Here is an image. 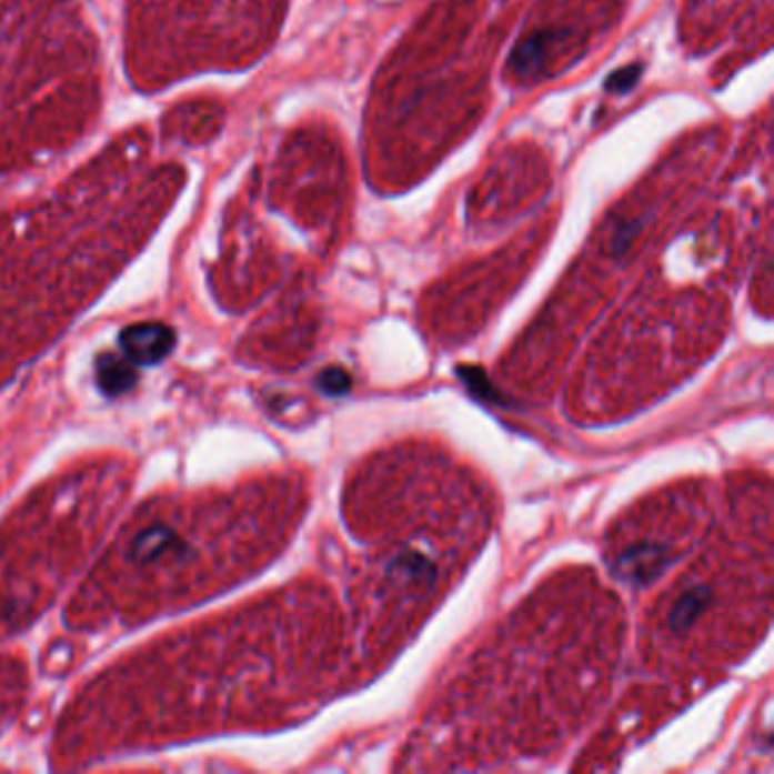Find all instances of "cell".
<instances>
[{
  "label": "cell",
  "mask_w": 774,
  "mask_h": 774,
  "mask_svg": "<svg viewBox=\"0 0 774 774\" xmlns=\"http://www.w3.org/2000/svg\"><path fill=\"white\" fill-rule=\"evenodd\" d=\"M552 43H554L552 32L536 30V32L527 34L519 46L513 48V53H511L509 67H511L513 76L521 78V80L536 78L547 62Z\"/></svg>",
  "instance_id": "7a4b0ae2"
},
{
  "label": "cell",
  "mask_w": 774,
  "mask_h": 774,
  "mask_svg": "<svg viewBox=\"0 0 774 774\" xmlns=\"http://www.w3.org/2000/svg\"><path fill=\"white\" fill-rule=\"evenodd\" d=\"M643 78V64L636 62V64H627L623 69H615L606 80H604V91L609 93H617V96H623V93H630Z\"/></svg>",
  "instance_id": "3957f363"
},
{
  "label": "cell",
  "mask_w": 774,
  "mask_h": 774,
  "mask_svg": "<svg viewBox=\"0 0 774 774\" xmlns=\"http://www.w3.org/2000/svg\"><path fill=\"white\" fill-rule=\"evenodd\" d=\"M173 332L160 323H141L123 332L121 345L137 364H154L173 348Z\"/></svg>",
  "instance_id": "6da1fadb"
},
{
  "label": "cell",
  "mask_w": 774,
  "mask_h": 774,
  "mask_svg": "<svg viewBox=\"0 0 774 774\" xmlns=\"http://www.w3.org/2000/svg\"><path fill=\"white\" fill-rule=\"evenodd\" d=\"M130 375H132V373H130L123 364H119L117 359H110V364L100 369V380L105 382V386H108L112 393H117V391L130 386V380H132Z\"/></svg>",
  "instance_id": "277c9868"
}]
</instances>
